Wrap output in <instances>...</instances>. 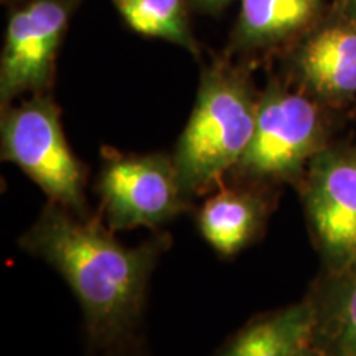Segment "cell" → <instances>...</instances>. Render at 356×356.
Wrapping results in <instances>:
<instances>
[{"instance_id": "cell-1", "label": "cell", "mask_w": 356, "mask_h": 356, "mask_svg": "<svg viewBox=\"0 0 356 356\" xmlns=\"http://www.w3.org/2000/svg\"><path fill=\"white\" fill-rule=\"evenodd\" d=\"M168 243L160 236L127 248L99 220L55 202L44 204L19 241L65 279L83 310L89 340L101 348L124 343L136 330L154 267Z\"/></svg>"}, {"instance_id": "cell-2", "label": "cell", "mask_w": 356, "mask_h": 356, "mask_svg": "<svg viewBox=\"0 0 356 356\" xmlns=\"http://www.w3.org/2000/svg\"><path fill=\"white\" fill-rule=\"evenodd\" d=\"M257 99L244 70L215 61L202 71L197 99L173 152L190 200L238 165L254 134Z\"/></svg>"}, {"instance_id": "cell-3", "label": "cell", "mask_w": 356, "mask_h": 356, "mask_svg": "<svg viewBox=\"0 0 356 356\" xmlns=\"http://www.w3.org/2000/svg\"><path fill=\"white\" fill-rule=\"evenodd\" d=\"M325 147L327 127L317 101L307 92L269 83L257 99L252 139L231 173L241 184L261 188L302 180Z\"/></svg>"}, {"instance_id": "cell-4", "label": "cell", "mask_w": 356, "mask_h": 356, "mask_svg": "<svg viewBox=\"0 0 356 356\" xmlns=\"http://www.w3.org/2000/svg\"><path fill=\"white\" fill-rule=\"evenodd\" d=\"M0 145L2 160L19 167L50 202L88 215V170L71 150L61 111L48 92L2 108Z\"/></svg>"}, {"instance_id": "cell-5", "label": "cell", "mask_w": 356, "mask_h": 356, "mask_svg": "<svg viewBox=\"0 0 356 356\" xmlns=\"http://www.w3.org/2000/svg\"><path fill=\"white\" fill-rule=\"evenodd\" d=\"M96 191L109 229L159 228L190 208L168 154H121L106 149Z\"/></svg>"}, {"instance_id": "cell-6", "label": "cell", "mask_w": 356, "mask_h": 356, "mask_svg": "<svg viewBox=\"0 0 356 356\" xmlns=\"http://www.w3.org/2000/svg\"><path fill=\"white\" fill-rule=\"evenodd\" d=\"M81 0H30L8 17L0 56V104L44 95L55 78L61 43Z\"/></svg>"}, {"instance_id": "cell-7", "label": "cell", "mask_w": 356, "mask_h": 356, "mask_svg": "<svg viewBox=\"0 0 356 356\" xmlns=\"http://www.w3.org/2000/svg\"><path fill=\"white\" fill-rule=\"evenodd\" d=\"M305 213L328 273L356 264V144L325 147L302 177Z\"/></svg>"}, {"instance_id": "cell-8", "label": "cell", "mask_w": 356, "mask_h": 356, "mask_svg": "<svg viewBox=\"0 0 356 356\" xmlns=\"http://www.w3.org/2000/svg\"><path fill=\"white\" fill-rule=\"evenodd\" d=\"M292 70L307 95L325 102L356 96V25L350 19L323 26L297 48Z\"/></svg>"}, {"instance_id": "cell-9", "label": "cell", "mask_w": 356, "mask_h": 356, "mask_svg": "<svg viewBox=\"0 0 356 356\" xmlns=\"http://www.w3.org/2000/svg\"><path fill=\"white\" fill-rule=\"evenodd\" d=\"M269 198L261 186L244 185L216 191L198 213L203 239L221 256H234L264 229Z\"/></svg>"}, {"instance_id": "cell-10", "label": "cell", "mask_w": 356, "mask_h": 356, "mask_svg": "<svg viewBox=\"0 0 356 356\" xmlns=\"http://www.w3.org/2000/svg\"><path fill=\"white\" fill-rule=\"evenodd\" d=\"M320 0H239L231 47L236 51L273 50L317 19Z\"/></svg>"}, {"instance_id": "cell-11", "label": "cell", "mask_w": 356, "mask_h": 356, "mask_svg": "<svg viewBox=\"0 0 356 356\" xmlns=\"http://www.w3.org/2000/svg\"><path fill=\"white\" fill-rule=\"evenodd\" d=\"M314 304L302 300L251 320L216 356H297L314 345Z\"/></svg>"}, {"instance_id": "cell-12", "label": "cell", "mask_w": 356, "mask_h": 356, "mask_svg": "<svg viewBox=\"0 0 356 356\" xmlns=\"http://www.w3.org/2000/svg\"><path fill=\"white\" fill-rule=\"evenodd\" d=\"M314 345L322 356H356V264L328 273L317 297Z\"/></svg>"}, {"instance_id": "cell-13", "label": "cell", "mask_w": 356, "mask_h": 356, "mask_svg": "<svg viewBox=\"0 0 356 356\" xmlns=\"http://www.w3.org/2000/svg\"><path fill=\"white\" fill-rule=\"evenodd\" d=\"M136 33L162 38L197 55L198 47L186 19L185 0H111Z\"/></svg>"}, {"instance_id": "cell-14", "label": "cell", "mask_w": 356, "mask_h": 356, "mask_svg": "<svg viewBox=\"0 0 356 356\" xmlns=\"http://www.w3.org/2000/svg\"><path fill=\"white\" fill-rule=\"evenodd\" d=\"M233 0H191L195 8L204 13H220L222 8L228 7Z\"/></svg>"}, {"instance_id": "cell-15", "label": "cell", "mask_w": 356, "mask_h": 356, "mask_svg": "<svg viewBox=\"0 0 356 356\" xmlns=\"http://www.w3.org/2000/svg\"><path fill=\"white\" fill-rule=\"evenodd\" d=\"M345 13L346 19H350L356 25V0H346Z\"/></svg>"}, {"instance_id": "cell-16", "label": "cell", "mask_w": 356, "mask_h": 356, "mask_svg": "<svg viewBox=\"0 0 356 356\" xmlns=\"http://www.w3.org/2000/svg\"><path fill=\"white\" fill-rule=\"evenodd\" d=\"M297 356H322V355H320V351L315 348V345H310V346H307V348L302 350Z\"/></svg>"}, {"instance_id": "cell-17", "label": "cell", "mask_w": 356, "mask_h": 356, "mask_svg": "<svg viewBox=\"0 0 356 356\" xmlns=\"http://www.w3.org/2000/svg\"><path fill=\"white\" fill-rule=\"evenodd\" d=\"M3 2H7V0H3Z\"/></svg>"}]
</instances>
